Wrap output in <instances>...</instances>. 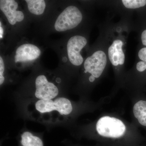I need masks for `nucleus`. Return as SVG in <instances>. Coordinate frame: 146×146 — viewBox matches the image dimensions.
Segmentation results:
<instances>
[{
  "instance_id": "f257e3e1",
  "label": "nucleus",
  "mask_w": 146,
  "mask_h": 146,
  "mask_svg": "<svg viewBox=\"0 0 146 146\" xmlns=\"http://www.w3.org/2000/svg\"><path fill=\"white\" fill-rule=\"evenodd\" d=\"M96 130L100 136L113 138L121 137L126 131V127L121 120L109 116L100 118L96 124Z\"/></svg>"
},
{
  "instance_id": "f03ea898",
  "label": "nucleus",
  "mask_w": 146,
  "mask_h": 146,
  "mask_svg": "<svg viewBox=\"0 0 146 146\" xmlns=\"http://www.w3.org/2000/svg\"><path fill=\"white\" fill-rule=\"evenodd\" d=\"M82 14L77 7L70 6L58 17L54 28L58 31H65L76 27L81 23Z\"/></svg>"
},
{
  "instance_id": "7ed1b4c3",
  "label": "nucleus",
  "mask_w": 146,
  "mask_h": 146,
  "mask_svg": "<svg viewBox=\"0 0 146 146\" xmlns=\"http://www.w3.org/2000/svg\"><path fill=\"white\" fill-rule=\"evenodd\" d=\"M35 108L41 113L56 110L62 115H68L72 111L70 101L64 98H59L53 101L52 100H40L36 102Z\"/></svg>"
},
{
  "instance_id": "20e7f679",
  "label": "nucleus",
  "mask_w": 146,
  "mask_h": 146,
  "mask_svg": "<svg viewBox=\"0 0 146 146\" xmlns=\"http://www.w3.org/2000/svg\"><path fill=\"white\" fill-rule=\"evenodd\" d=\"M106 63L107 58L105 53L102 51H97L86 58L84 63V68L87 72L98 78L104 70Z\"/></svg>"
},
{
  "instance_id": "39448f33",
  "label": "nucleus",
  "mask_w": 146,
  "mask_h": 146,
  "mask_svg": "<svg viewBox=\"0 0 146 146\" xmlns=\"http://www.w3.org/2000/svg\"><path fill=\"white\" fill-rule=\"evenodd\" d=\"M87 41L84 36L76 35L69 39L67 44V51L69 60L76 66H79L83 63V58L80 52L86 46Z\"/></svg>"
},
{
  "instance_id": "423d86ee",
  "label": "nucleus",
  "mask_w": 146,
  "mask_h": 146,
  "mask_svg": "<svg viewBox=\"0 0 146 146\" xmlns=\"http://www.w3.org/2000/svg\"><path fill=\"white\" fill-rule=\"evenodd\" d=\"M35 96L39 99L52 100L58 95L57 87L53 83L49 82L45 76H37L35 80Z\"/></svg>"
},
{
  "instance_id": "0eeeda50",
  "label": "nucleus",
  "mask_w": 146,
  "mask_h": 146,
  "mask_svg": "<svg viewBox=\"0 0 146 146\" xmlns=\"http://www.w3.org/2000/svg\"><path fill=\"white\" fill-rule=\"evenodd\" d=\"M18 7V3L13 0H1L0 9L4 13L9 23L14 25L17 22L23 20V13L20 11H16Z\"/></svg>"
},
{
  "instance_id": "6e6552de",
  "label": "nucleus",
  "mask_w": 146,
  "mask_h": 146,
  "mask_svg": "<svg viewBox=\"0 0 146 146\" xmlns=\"http://www.w3.org/2000/svg\"><path fill=\"white\" fill-rule=\"evenodd\" d=\"M41 51L38 47L31 44L21 45L16 50L15 62H26L35 60L40 56Z\"/></svg>"
},
{
  "instance_id": "1a4fd4ad",
  "label": "nucleus",
  "mask_w": 146,
  "mask_h": 146,
  "mask_svg": "<svg viewBox=\"0 0 146 146\" xmlns=\"http://www.w3.org/2000/svg\"><path fill=\"white\" fill-rule=\"evenodd\" d=\"M123 45L122 41L117 39L113 42L108 48V57L114 66L122 65L124 63L125 56L122 48Z\"/></svg>"
},
{
  "instance_id": "9d476101",
  "label": "nucleus",
  "mask_w": 146,
  "mask_h": 146,
  "mask_svg": "<svg viewBox=\"0 0 146 146\" xmlns=\"http://www.w3.org/2000/svg\"><path fill=\"white\" fill-rule=\"evenodd\" d=\"M133 112L141 125L146 126V101L140 100L134 105Z\"/></svg>"
},
{
  "instance_id": "9b49d317",
  "label": "nucleus",
  "mask_w": 146,
  "mask_h": 146,
  "mask_svg": "<svg viewBox=\"0 0 146 146\" xmlns=\"http://www.w3.org/2000/svg\"><path fill=\"white\" fill-rule=\"evenodd\" d=\"M28 9L31 13L36 15L44 13L46 7L45 1L43 0H26Z\"/></svg>"
},
{
  "instance_id": "f8f14e48",
  "label": "nucleus",
  "mask_w": 146,
  "mask_h": 146,
  "mask_svg": "<svg viewBox=\"0 0 146 146\" xmlns=\"http://www.w3.org/2000/svg\"><path fill=\"white\" fill-rule=\"evenodd\" d=\"M21 137V143L23 146H43V142L40 138L33 136L28 131L24 132Z\"/></svg>"
},
{
  "instance_id": "ddd939ff",
  "label": "nucleus",
  "mask_w": 146,
  "mask_h": 146,
  "mask_svg": "<svg viewBox=\"0 0 146 146\" xmlns=\"http://www.w3.org/2000/svg\"><path fill=\"white\" fill-rule=\"evenodd\" d=\"M124 6L129 9H136L143 7L146 5L145 0H123Z\"/></svg>"
},
{
  "instance_id": "4468645a",
  "label": "nucleus",
  "mask_w": 146,
  "mask_h": 146,
  "mask_svg": "<svg viewBox=\"0 0 146 146\" xmlns=\"http://www.w3.org/2000/svg\"><path fill=\"white\" fill-rule=\"evenodd\" d=\"M138 56L142 61L137 63L136 69L139 72H143L146 70V48H143L139 51Z\"/></svg>"
},
{
  "instance_id": "2eb2a0df",
  "label": "nucleus",
  "mask_w": 146,
  "mask_h": 146,
  "mask_svg": "<svg viewBox=\"0 0 146 146\" xmlns=\"http://www.w3.org/2000/svg\"><path fill=\"white\" fill-rule=\"evenodd\" d=\"M5 70V65L3 60L2 57H0V84L1 85L5 80V78L3 76V73Z\"/></svg>"
},
{
  "instance_id": "dca6fc26",
  "label": "nucleus",
  "mask_w": 146,
  "mask_h": 146,
  "mask_svg": "<svg viewBox=\"0 0 146 146\" xmlns=\"http://www.w3.org/2000/svg\"><path fill=\"white\" fill-rule=\"evenodd\" d=\"M141 39L143 44L146 46V30L142 33L141 35Z\"/></svg>"
},
{
  "instance_id": "f3484780",
  "label": "nucleus",
  "mask_w": 146,
  "mask_h": 146,
  "mask_svg": "<svg viewBox=\"0 0 146 146\" xmlns=\"http://www.w3.org/2000/svg\"><path fill=\"white\" fill-rule=\"evenodd\" d=\"M3 29L1 27H0V38L1 39L3 38Z\"/></svg>"
},
{
  "instance_id": "a211bd4d",
  "label": "nucleus",
  "mask_w": 146,
  "mask_h": 146,
  "mask_svg": "<svg viewBox=\"0 0 146 146\" xmlns=\"http://www.w3.org/2000/svg\"><path fill=\"white\" fill-rule=\"evenodd\" d=\"M95 78H96L94 76L91 75L89 78V81L91 82H93L95 80Z\"/></svg>"
},
{
  "instance_id": "6ab92c4d",
  "label": "nucleus",
  "mask_w": 146,
  "mask_h": 146,
  "mask_svg": "<svg viewBox=\"0 0 146 146\" xmlns=\"http://www.w3.org/2000/svg\"><path fill=\"white\" fill-rule=\"evenodd\" d=\"M62 60H63V62H66L67 61V57H63V58H62Z\"/></svg>"
},
{
  "instance_id": "aec40b11",
  "label": "nucleus",
  "mask_w": 146,
  "mask_h": 146,
  "mask_svg": "<svg viewBox=\"0 0 146 146\" xmlns=\"http://www.w3.org/2000/svg\"><path fill=\"white\" fill-rule=\"evenodd\" d=\"M84 72H85V73H87V71H86V70H85V71H84Z\"/></svg>"
}]
</instances>
